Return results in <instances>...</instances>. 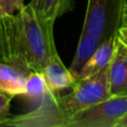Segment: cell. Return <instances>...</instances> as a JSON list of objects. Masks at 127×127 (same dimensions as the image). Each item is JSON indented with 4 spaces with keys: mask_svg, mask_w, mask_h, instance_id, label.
Returning a JSON list of instances; mask_svg holds the SVG:
<instances>
[{
    "mask_svg": "<svg viewBox=\"0 0 127 127\" xmlns=\"http://www.w3.org/2000/svg\"><path fill=\"white\" fill-rule=\"evenodd\" d=\"M119 30H122V31H124V32H127V25H122Z\"/></svg>",
    "mask_w": 127,
    "mask_h": 127,
    "instance_id": "19",
    "label": "cell"
},
{
    "mask_svg": "<svg viewBox=\"0 0 127 127\" xmlns=\"http://www.w3.org/2000/svg\"><path fill=\"white\" fill-rule=\"evenodd\" d=\"M110 96L127 95V49L117 40L114 57L108 66Z\"/></svg>",
    "mask_w": 127,
    "mask_h": 127,
    "instance_id": "6",
    "label": "cell"
},
{
    "mask_svg": "<svg viewBox=\"0 0 127 127\" xmlns=\"http://www.w3.org/2000/svg\"><path fill=\"white\" fill-rule=\"evenodd\" d=\"M31 71L0 62V90L12 96H22L25 82Z\"/></svg>",
    "mask_w": 127,
    "mask_h": 127,
    "instance_id": "9",
    "label": "cell"
},
{
    "mask_svg": "<svg viewBox=\"0 0 127 127\" xmlns=\"http://www.w3.org/2000/svg\"><path fill=\"white\" fill-rule=\"evenodd\" d=\"M126 113L127 95L110 96L72 116L66 127H116Z\"/></svg>",
    "mask_w": 127,
    "mask_h": 127,
    "instance_id": "4",
    "label": "cell"
},
{
    "mask_svg": "<svg viewBox=\"0 0 127 127\" xmlns=\"http://www.w3.org/2000/svg\"><path fill=\"white\" fill-rule=\"evenodd\" d=\"M6 14H7V12H6V8H5V5H4V2H3V0H0V19Z\"/></svg>",
    "mask_w": 127,
    "mask_h": 127,
    "instance_id": "17",
    "label": "cell"
},
{
    "mask_svg": "<svg viewBox=\"0 0 127 127\" xmlns=\"http://www.w3.org/2000/svg\"><path fill=\"white\" fill-rule=\"evenodd\" d=\"M29 66L34 71L44 69L51 57L57 53L54 40L56 21L46 19L29 3L17 12Z\"/></svg>",
    "mask_w": 127,
    "mask_h": 127,
    "instance_id": "2",
    "label": "cell"
},
{
    "mask_svg": "<svg viewBox=\"0 0 127 127\" xmlns=\"http://www.w3.org/2000/svg\"><path fill=\"white\" fill-rule=\"evenodd\" d=\"M7 14H14L16 11L21 10L25 4L24 0H3Z\"/></svg>",
    "mask_w": 127,
    "mask_h": 127,
    "instance_id": "14",
    "label": "cell"
},
{
    "mask_svg": "<svg viewBox=\"0 0 127 127\" xmlns=\"http://www.w3.org/2000/svg\"><path fill=\"white\" fill-rule=\"evenodd\" d=\"M30 4L44 18L54 21L74 7L73 0H32Z\"/></svg>",
    "mask_w": 127,
    "mask_h": 127,
    "instance_id": "11",
    "label": "cell"
},
{
    "mask_svg": "<svg viewBox=\"0 0 127 127\" xmlns=\"http://www.w3.org/2000/svg\"><path fill=\"white\" fill-rule=\"evenodd\" d=\"M127 0H87L81 32L96 35L104 41L118 34Z\"/></svg>",
    "mask_w": 127,
    "mask_h": 127,
    "instance_id": "3",
    "label": "cell"
},
{
    "mask_svg": "<svg viewBox=\"0 0 127 127\" xmlns=\"http://www.w3.org/2000/svg\"><path fill=\"white\" fill-rule=\"evenodd\" d=\"M122 25H127V3H126V5H125V8H124V12H123Z\"/></svg>",
    "mask_w": 127,
    "mask_h": 127,
    "instance_id": "18",
    "label": "cell"
},
{
    "mask_svg": "<svg viewBox=\"0 0 127 127\" xmlns=\"http://www.w3.org/2000/svg\"><path fill=\"white\" fill-rule=\"evenodd\" d=\"M13 97L0 90V124L10 116V102Z\"/></svg>",
    "mask_w": 127,
    "mask_h": 127,
    "instance_id": "13",
    "label": "cell"
},
{
    "mask_svg": "<svg viewBox=\"0 0 127 127\" xmlns=\"http://www.w3.org/2000/svg\"><path fill=\"white\" fill-rule=\"evenodd\" d=\"M49 90L60 92L64 89H71L76 81V77L70 72L62 62L58 52L55 53L48 61L46 66L42 70Z\"/></svg>",
    "mask_w": 127,
    "mask_h": 127,
    "instance_id": "7",
    "label": "cell"
},
{
    "mask_svg": "<svg viewBox=\"0 0 127 127\" xmlns=\"http://www.w3.org/2000/svg\"><path fill=\"white\" fill-rule=\"evenodd\" d=\"M117 35L118 34L109 37L99 46V48L81 68L78 78L91 76L110 64L116 51Z\"/></svg>",
    "mask_w": 127,
    "mask_h": 127,
    "instance_id": "8",
    "label": "cell"
},
{
    "mask_svg": "<svg viewBox=\"0 0 127 127\" xmlns=\"http://www.w3.org/2000/svg\"><path fill=\"white\" fill-rule=\"evenodd\" d=\"M108 66L91 76L77 78L70 92L65 95L48 90L35 109L24 114L9 116L0 126L66 127L72 116L110 97Z\"/></svg>",
    "mask_w": 127,
    "mask_h": 127,
    "instance_id": "1",
    "label": "cell"
},
{
    "mask_svg": "<svg viewBox=\"0 0 127 127\" xmlns=\"http://www.w3.org/2000/svg\"><path fill=\"white\" fill-rule=\"evenodd\" d=\"M49 88L47 86L45 77L42 72L32 70L30 74L26 78L25 82V92L23 93V97L27 98L34 104H39Z\"/></svg>",
    "mask_w": 127,
    "mask_h": 127,
    "instance_id": "12",
    "label": "cell"
},
{
    "mask_svg": "<svg viewBox=\"0 0 127 127\" xmlns=\"http://www.w3.org/2000/svg\"><path fill=\"white\" fill-rule=\"evenodd\" d=\"M116 127H127V113L118 121Z\"/></svg>",
    "mask_w": 127,
    "mask_h": 127,
    "instance_id": "16",
    "label": "cell"
},
{
    "mask_svg": "<svg viewBox=\"0 0 127 127\" xmlns=\"http://www.w3.org/2000/svg\"><path fill=\"white\" fill-rule=\"evenodd\" d=\"M104 42V40L96 35H92L89 33L80 32L79 40L77 43V48L69 66L70 72L78 78L79 73L85 63L90 59V57L95 53V51L99 48V46Z\"/></svg>",
    "mask_w": 127,
    "mask_h": 127,
    "instance_id": "10",
    "label": "cell"
},
{
    "mask_svg": "<svg viewBox=\"0 0 127 127\" xmlns=\"http://www.w3.org/2000/svg\"><path fill=\"white\" fill-rule=\"evenodd\" d=\"M0 62L32 71L16 14H6L0 19Z\"/></svg>",
    "mask_w": 127,
    "mask_h": 127,
    "instance_id": "5",
    "label": "cell"
},
{
    "mask_svg": "<svg viewBox=\"0 0 127 127\" xmlns=\"http://www.w3.org/2000/svg\"><path fill=\"white\" fill-rule=\"evenodd\" d=\"M117 40L123 47H125L127 49V32L119 30L118 31V35H117Z\"/></svg>",
    "mask_w": 127,
    "mask_h": 127,
    "instance_id": "15",
    "label": "cell"
}]
</instances>
